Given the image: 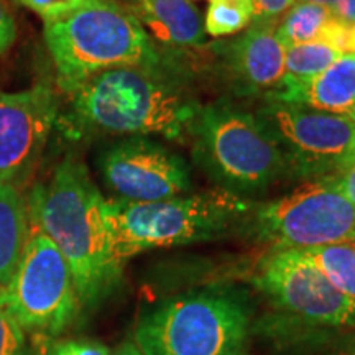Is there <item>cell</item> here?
Listing matches in <instances>:
<instances>
[{
  "label": "cell",
  "instance_id": "cell-1",
  "mask_svg": "<svg viewBox=\"0 0 355 355\" xmlns=\"http://www.w3.org/2000/svg\"><path fill=\"white\" fill-rule=\"evenodd\" d=\"M30 225L46 235L68 261L81 309H96L122 283L123 265L114 254L105 199L86 165L74 157L58 163L26 201Z\"/></svg>",
  "mask_w": 355,
  "mask_h": 355
},
{
  "label": "cell",
  "instance_id": "cell-2",
  "mask_svg": "<svg viewBox=\"0 0 355 355\" xmlns=\"http://www.w3.org/2000/svg\"><path fill=\"white\" fill-rule=\"evenodd\" d=\"M63 121L71 135H163L181 139L199 104L173 63L117 68L96 74L71 92Z\"/></svg>",
  "mask_w": 355,
  "mask_h": 355
},
{
  "label": "cell",
  "instance_id": "cell-3",
  "mask_svg": "<svg viewBox=\"0 0 355 355\" xmlns=\"http://www.w3.org/2000/svg\"><path fill=\"white\" fill-rule=\"evenodd\" d=\"M252 285L273 306L254 324L279 349L324 352L340 331L355 329V301L340 293L304 250H270L252 273Z\"/></svg>",
  "mask_w": 355,
  "mask_h": 355
},
{
  "label": "cell",
  "instance_id": "cell-4",
  "mask_svg": "<svg viewBox=\"0 0 355 355\" xmlns=\"http://www.w3.org/2000/svg\"><path fill=\"white\" fill-rule=\"evenodd\" d=\"M254 324L250 293L214 283L150 306L137 321L135 344L144 355H239Z\"/></svg>",
  "mask_w": 355,
  "mask_h": 355
},
{
  "label": "cell",
  "instance_id": "cell-5",
  "mask_svg": "<svg viewBox=\"0 0 355 355\" xmlns=\"http://www.w3.org/2000/svg\"><path fill=\"white\" fill-rule=\"evenodd\" d=\"M43 35L56 81L68 94L104 71L171 63L119 0H87L63 19L46 21Z\"/></svg>",
  "mask_w": 355,
  "mask_h": 355
},
{
  "label": "cell",
  "instance_id": "cell-6",
  "mask_svg": "<svg viewBox=\"0 0 355 355\" xmlns=\"http://www.w3.org/2000/svg\"><path fill=\"white\" fill-rule=\"evenodd\" d=\"M250 202L224 191L183 194L165 201L105 199L114 254L122 265L155 248L189 245L227 237L248 225Z\"/></svg>",
  "mask_w": 355,
  "mask_h": 355
},
{
  "label": "cell",
  "instance_id": "cell-7",
  "mask_svg": "<svg viewBox=\"0 0 355 355\" xmlns=\"http://www.w3.org/2000/svg\"><path fill=\"white\" fill-rule=\"evenodd\" d=\"M188 135L194 163L230 196L248 201L288 178L285 163L255 115L229 99L199 105Z\"/></svg>",
  "mask_w": 355,
  "mask_h": 355
},
{
  "label": "cell",
  "instance_id": "cell-8",
  "mask_svg": "<svg viewBox=\"0 0 355 355\" xmlns=\"http://www.w3.org/2000/svg\"><path fill=\"white\" fill-rule=\"evenodd\" d=\"M293 180H321L355 159V121L291 104L265 101L254 114Z\"/></svg>",
  "mask_w": 355,
  "mask_h": 355
},
{
  "label": "cell",
  "instance_id": "cell-9",
  "mask_svg": "<svg viewBox=\"0 0 355 355\" xmlns=\"http://www.w3.org/2000/svg\"><path fill=\"white\" fill-rule=\"evenodd\" d=\"M248 229L270 250H309L355 242V207L334 178L308 181L252 211Z\"/></svg>",
  "mask_w": 355,
  "mask_h": 355
},
{
  "label": "cell",
  "instance_id": "cell-10",
  "mask_svg": "<svg viewBox=\"0 0 355 355\" xmlns=\"http://www.w3.org/2000/svg\"><path fill=\"white\" fill-rule=\"evenodd\" d=\"M3 293L21 329L48 337L63 332L81 311L68 261L33 225H30L24 254Z\"/></svg>",
  "mask_w": 355,
  "mask_h": 355
},
{
  "label": "cell",
  "instance_id": "cell-11",
  "mask_svg": "<svg viewBox=\"0 0 355 355\" xmlns=\"http://www.w3.org/2000/svg\"><path fill=\"white\" fill-rule=\"evenodd\" d=\"M97 168L117 199L165 201L193 188L188 162L158 141L141 135L123 137L101 150Z\"/></svg>",
  "mask_w": 355,
  "mask_h": 355
},
{
  "label": "cell",
  "instance_id": "cell-12",
  "mask_svg": "<svg viewBox=\"0 0 355 355\" xmlns=\"http://www.w3.org/2000/svg\"><path fill=\"white\" fill-rule=\"evenodd\" d=\"M56 119V96L44 84L0 92V183L13 184L32 170Z\"/></svg>",
  "mask_w": 355,
  "mask_h": 355
},
{
  "label": "cell",
  "instance_id": "cell-13",
  "mask_svg": "<svg viewBox=\"0 0 355 355\" xmlns=\"http://www.w3.org/2000/svg\"><path fill=\"white\" fill-rule=\"evenodd\" d=\"M277 21H254L241 37L212 44L227 86L237 96L270 99L285 76L286 46Z\"/></svg>",
  "mask_w": 355,
  "mask_h": 355
},
{
  "label": "cell",
  "instance_id": "cell-14",
  "mask_svg": "<svg viewBox=\"0 0 355 355\" xmlns=\"http://www.w3.org/2000/svg\"><path fill=\"white\" fill-rule=\"evenodd\" d=\"M146 35L168 50H191L206 42L201 12L193 0H125Z\"/></svg>",
  "mask_w": 355,
  "mask_h": 355
},
{
  "label": "cell",
  "instance_id": "cell-15",
  "mask_svg": "<svg viewBox=\"0 0 355 355\" xmlns=\"http://www.w3.org/2000/svg\"><path fill=\"white\" fill-rule=\"evenodd\" d=\"M270 99L306 105L355 121V55L339 56L311 83L279 92Z\"/></svg>",
  "mask_w": 355,
  "mask_h": 355
},
{
  "label": "cell",
  "instance_id": "cell-16",
  "mask_svg": "<svg viewBox=\"0 0 355 355\" xmlns=\"http://www.w3.org/2000/svg\"><path fill=\"white\" fill-rule=\"evenodd\" d=\"M26 202L12 183H0V288H6L28 241Z\"/></svg>",
  "mask_w": 355,
  "mask_h": 355
},
{
  "label": "cell",
  "instance_id": "cell-17",
  "mask_svg": "<svg viewBox=\"0 0 355 355\" xmlns=\"http://www.w3.org/2000/svg\"><path fill=\"white\" fill-rule=\"evenodd\" d=\"M339 56L343 55L321 40L286 48L285 76H283L282 86L273 96L311 83L329 68Z\"/></svg>",
  "mask_w": 355,
  "mask_h": 355
},
{
  "label": "cell",
  "instance_id": "cell-18",
  "mask_svg": "<svg viewBox=\"0 0 355 355\" xmlns=\"http://www.w3.org/2000/svg\"><path fill=\"white\" fill-rule=\"evenodd\" d=\"M334 13L309 2H296L277 26V35L286 48L318 42Z\"/></svg>",
  "mask_w": 355,
  "mask_h": 355
},
{
  "label": "cell",
  "instance_id": "cell-19",
  "mask_svg": "<svg viewBox=\"0 0 355 355\" xmlns=\"http://www.w3.org/2000/svg\"><path fill=\"white\" fill-rule=\"evenodd\" d=\"M304 252L337 290L355 301V242L332 243Z\"/></svg>",
  "mask_w": 355,
  "mask_h": 355
},
{
  "label": "cell",
  "instance_id": "cell-20",
  "mask_svg": "<svg viewBox=\"0 0 355 355\" xmlns=\"http://www.w3.org/2000/svg\"><path fill=\"white\" fill-rule=\"evenodd\" d=\"M254 20L250 0H209L204 30L212 37L239 33Z\"/></svg>",
  "mask_w": 355,
  "mask_h": 355
},
{
  "label": "cell",
  "instance_id": "cell-21",
  "mask_svg": "<svg viewBox=\"0 0 355 355\" xmlns=\"http://www.w3.org/2000/svg\"><path fill=\"white\" fill-rule=\"evenodd\" d=\"M0 355H26L24 329L8 309L3 288H0Z\"/></svg>",
  "mask_w": 355,
  "mask_h": 355
},
{
  "label": "cell",
  "instance_id": "cell-22",
  "mask_svg": "<svg viewBox=\"0 0 355 355\" xmlns=\"http://www.w3.org/2000/svg\"><path fill=\"white\" fill-rule=\"evenodd\" d=\"M319 40L331 44L340 55H355V24L334 15Z\"/></svg>",
  "mask_w": 355,
  "mask_h": 355
},
{
  "label": "cell",
  "instance_id": "cell-23",
  "mask_svg": "<svg viewBox=\"0 0 355 355\" xmlns=\"http://www.w3.org/2000/svg\"><path fill=\"white\" fill-rule=\"evenodd\" d=\"M17 2L37 13L46 24V21H55L69 15L71 12L84 6L87 0H17Z\"/></svg>",
  "mask_w": 355,
  "mask_h": 355
},
{
  "label": "cell",
  "instance_id": "cell-24",
  "mask_svg": "<svg viewBox=\"0 0 355 355\" xmlns=\"http://www.w3.org/2000/svg\"><path fill=\"white\" fill-rule=\"evenodd\" d=\"M42 355H110V350L92 339H63L51 340Z\"/></svg>",
  "mask_w": 355,
  "mask_h": 355
},
{
  "label": "cell",
  "instance_id": "cell-25",
  "mask_svg": "<svg viewBox=\"0 0 355 355\" xmlns=\"http://www.w3.org/2000/svg\"><path fill=\"white\" fill-rule=\"evenodd\" d=\"M254 8V21H278L298 0H250Z\"/></svg>",
  "mask_w": 355,
  "mask_h": 355
},
{
  "label": "cell",
  "instance_id": "cell-26",
  "mask_svg": "<svg viewBox=\"0 0 355 355\" xmlns=\"http://www.w3.org/2000/svg\"><path fill=\"white\" fill-rule=\"evenodd\" d=\"M17 40V24L6 0H0V56L10 51Z\"/></svg>",
  "mask_w": 355,
  "mask_h": 355
},
{
  "label": "cell",
  "instance_id": "cell-27",
  "mask_svg": "<svg viewBox=\"0 0 355 355\" xmlns=\"http://www.w3.org/2000/svg\"><path fill=\"white\" fill-rule=\"evenodd\" d=\"M334 178L336 184L339 186V189L343 191V194L345 198L352 202V206L355 207V159L350 165L343 170L337 175L332 176Z\"/></svg>",
  "mask_w": 355,
  "mask_h": 355
},
{
  "label": "cell",
  "instance_id": "cell-28",
  "mask_svg": "<svg viewBox=\"0 0 355 355\" xmlns=\"http://www.w3.org/2000/svg\"><path fill=\"white\" fill-rule=\"evenodd\" d=\"M331 12L339 19L355 24V0H339Z\"/></svg>",
  "mask_w": 355,
  "mask_h": 355
},
{
  "label": "cell",
  "instance_id": "cell-29",
  "mask_svg": "<svg viewBox=\"0 0 355 355\" xmlns=\"http://www.w3.org/2000/svg\"><path fill=\"white\" fill-rule=\"evenodd\" d=\"M321 355H355V340H340L339 344L324 350Z\"/></svg>",
  "mask_w": 355,
  "mask_h": 355
},
{
  "label": "cell",
  "instance_id": "cell-30",
  "mask_svg": "<svg viewBox=\"0 0 355 355\" xmlns=\"http://www.w3.org/2000/svg\"><path fill=\"white\" fill-rule=\"evenodd\" d=\"M110 355H144L141 350L137 347L135 343H123L119 345L114 352H110Z\"/></svg>",
  "mask_w": 355,
  "mask_h": 355
},
{
  "label": "cell",
  "instance_id": "cell-31",
  "mask_svg": "<svg viewBox=\"0 0 355 355\" xmlns=\"http://www.w3.org/2000/svg\"><path fill=\"white\" fill-rule=\"evenodd\" d=\"M298 2L316 3V6H322V7H326V8H329V10H332V8L336 7V3L339 2V0H298Z\"/></svg>",
  "mask_w": 355,
  "mask_h": 355
},
{
  "label": "cell",
  "instance_id": "cell-32",
  "mask_svg": "<svg viewBox=\"0 0 355 355\" xmlns=\"http://www.w3.org/2000/svg\"><path fill=\"white\" fill-rule=\"evenodd\" d=\"M239 355H247V352H243V354H239Z\"/></svg>",
  "mask_w": 355,
  "mask_h": 355
}]
</instances>
